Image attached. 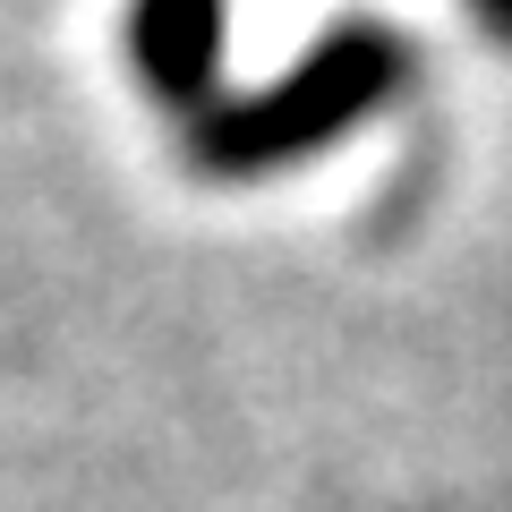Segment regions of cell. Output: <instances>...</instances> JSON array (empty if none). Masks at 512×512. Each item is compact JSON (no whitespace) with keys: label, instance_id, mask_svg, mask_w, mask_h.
<instances>
[{"label":"cell","instance_id":"cell-2","mask_svg":"<svg viewBox=\"0 0 512 512\" xmlns=\"http://www.w3.org/2000/svg\"><path fill=\"white\" fill-rule=\"evenodd\" d=\"M222 43L231 0H128V69L180 128L222 103Z\"/></svg>","mask_w":512,"mask_h":512},{"label":"cell","instance_id":"cell-1","mask_svg":"<svg viewBox=\"0 0 512 512\" xmlns=\"http://www.w3.org/2000/svg\"><path fill=\"white\" fill-rule=\"evenodd\" d=\"M410 69H419V60H410L402 26L350 9V18H333L325 35L308 43V60H291L274 86L205 103L197 120L180 128L188 171H205V180H274L282 163H308V154L342 146L359 120H376V111L410 86Z\"/></svg>","mask_w":512,"mask_h":512},{"label":"cell","instance_id":"cell-3","mask_svg":"<svg viewBox=\"0 0 512 512\" xmlns=\"http://www.w3.org/2000/svg\"><path fill=\"white\" fill-rule=\"evenodd\" d=\"M470 18H478V35H487L495 52H512V0H470Z\"/></svg>","mask_w":512,"mask_h":512}]
</instances>
